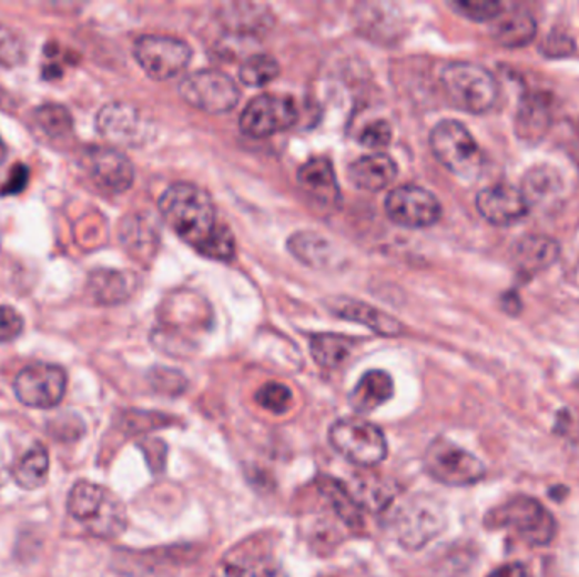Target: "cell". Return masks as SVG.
<instances>
[{
    "instance_id": "obj_41",
    "label": "cell",
    "mask_w": 579,
    "mask_h": 577,
    "mask_svg": "<svg viewBox=\"0 0 579 577\" xmlns=\"http://www.w3.org/2000/svg\"><path fill=\"white\" fill-rule=\"evenodd\" d=\"M29 170L24 164H16L11 170V176L4 186L0 189V195H18L28 185Z\"/></svg>"
},
{
    "instance_id": "obj_24",
    "label": "cell",
    "mask_w": 579,
    "mask_h": 577,
    "mask_svg": "<svg viewBox=\"0 0 579 577\" xmlns=\"http://www.w3.org/2000/svg\"><path fill=\"white\" fill-rule=\"evenodd\" d=\"M288 251L312 267H327L333 263V246L315 232H298L288 240Z\"/></svg>"
},
{
    "instance_id": "obj_37",
    "label": "cell",
    "mask_w": 579,
    "mask_h": 577,
    "mask_svg": "<svg viewBox=\"0 0 579 577\" xmlns=\"http://www.w3.org/2000/svg\"><path fill=\"white\" fill-rule=\"evenodd\" d=\"M576 50L575 40L569 37L568 32L561 31V29H552L544 40L540 51L546 54L547 58H565L569 57L572 51Z\"/></svg>"
},
{
    "instance_id": "obj_32",
    "label": "cell",
    "mask_w": 579,
    "mask_h": 577,
    "mask_svg": "<svg viewBox=\"0 0 579 577\" xmlns=\"http://www.w3.org/2000/svg\"><path fill=\"white\" fill-rule=\"evenodd\" d=\"M280 75V64L270 54H254L241 64L240 79L244 85H268Z\"/></svg>"
},
{
    "instance_id": "obj_3",
    "label": "cell",
    "mask_w": 579,
    "mask_h": 577,
    "mask_svg": "<svg viewBox=\"0 0 579 577\" xmlns=\"http://www.w3.org/2000/svg\"><path fill=\"white\" fill-rule=\"evenodd\" d=\"M440 83L450 102L469 114H485L498 99V85L487 68L468 61H455L444 67Z\"/></svg>"
},
{
    "instance_id": "obj_8",
    "label": "cell",
    "mask_w": 579,
    "mask_h": 577,
    "mask_svg": "<svg viewBox=\"0 0 579 577\" xmlns=\"http://www.w3.org/2000/svg\"><path fill=\"white\" fill-rule=\"evenodd\" d=\"M186 104L207 114H225L240 102V89L234 80L219 70H199L190 73L179 87Z\"/></svg>"
},
{
    "instance_id": "obj_44",
    "label": "cell",
    "mask_w": 579,
    "mask_h": 577,
    "mask_svg": "<svg viewBox=\"0 0 579 577\" xmlns=\"http://www.w3.org/2000/svg\"><path fill=\"white\" fill-rule=\"evenodd\" d=\"M9 156V150L8 144L4 143V140L0 138V164L6 163V160H8Z\"/></svg>"
},
{
    "instance_id": "obj_14",
    "label": "cell",
    "mask_w": 579,
    "mask_h": 577,
    "mask_svg": "<svg viewBox=\"0 0 579 577\" xmlns=\"http://www.w3.org/2000/svg\"><path fill=\"white\" fill-rule=\"evenodd\" d=\"M446 525L443 508L433 499L408 503L397 517L398 538L410 550H418L443 532Z\"/></svg>"
},
{
    "instance_id": "obj_19",
    "label": "cell",
    "mask_w": 579,
    "mask_h": 577,
    "mask_svg": "<svg viewBox=\"0 0 579 577\" xmlns=\"http://www.w3.org/2000/svg\"><path fill=\"white\" fill-rule=\"evenodd\" d=\"M298 183L302 189L324 205L339 202L341 193L337 185L333 163L327 158H312L298 170Z\"/></svg>"
},
{
    "instance_id": "obj_7",
    "label": "cell",
    "mask_w": 579,
    "mask_h": 577,
    "mask_svg": "<svg viewBox=\"0 0 579 577\" xmlns=\"http://www.w3.org/2000/svg\"><path fill=\"white\" fill-rule=\"evenodd\" d=\"M424 464L429 476L447 486L476 485L487 473V467L475 454L446 438H436L427 447Z\"/></svg>"
},
{
    "instance_id": "obj_26",
    "label": "cell",
    "mask_w": 579,
    "mask_h": 577,
    "mask_svg": "<svg viewBox=\"0 0 579 577\" xmlns=\"http://www.w3.org/2000/svg\"><path fill=\"white\" fill-rule=\"evenodd\" d=\"M353 347V338L337 334H317L311 341V351L315 363L321 364L322 367H327V370L339 367L351 356Z\"/></svg>"
},
{
    "instance_id": "obj_25",
    "label": "cell",
    "mask_w": 579,
    "mask_h": 577,
    "mask_svg": "<svg viewBox=\"0 0 579 577\" xmlns=\"http://www.w3.org/2000/svg\"><path fill=\"white\" fill-rule=\"evenodd\" d=\"M89 290L96 302L118 303L131 295L133 283L121 271L101 270L90 275Z\"/></svg>"
},
{
    "instance_id": "obj_38",
    "label": "cell",
    "mask_w": 579,
    "mask_h": 577,
    "mask_svg": "<svg viewBox=\"0 0 579 577\" xmlns=\"http://www.w3.org/2000/svg\"><path fill=\"white\" fill-rule=\"evenodd\" d=\"M24 331V318L16 308L0 305V344L12 343Z\"/></svg>"
},
{
    "instance_id": "obj_10",
    "label": "cell",
    "mask_w": 579,
    "mask_h": 577,
    "mask_svg": "<svg viewBox=\"0 0 579 577\" xmlns=\"http://www.w3.org/2000/svg\"><path fill=\"white\" fill-rule=\"evenodd\" d=\"M69 376L57 364L38 363L19 371L14 379L16 398L29 408L48 411L60 405Z\"/></svg>"
},
{
    "instance_id": "obj_29",
    "label": "cell",
    "mask_w": 579,
    "mask_h": 577,
    "mask_svg": "<svg viewBox=\"0 0 579 577\" xmlns=\"http://www.w3.org/2000/svg\"><path fill=\"white\" fill-rule=\"evenodd\" d=\"M561 189L562 182L559 173L555 168L542 164V166L532 168L527 173L524 179L522 193L529 205H536V203L551 199L556 193L561 192Z\"/></svg>"
},
{
    "instance_id": "obj_27",
    "label": "cell",
    "mask_w": 579,
    "mask_h": 577,
    "mask_svg": "<svg viewBox=\"0 0 579 577\" xmlns=\"http://www.w3.org/2000/svg\"><path fill=\"white\" fill-rule=\"evenodd\" d=\"M337 314L347 321L359 322L366 327L373 328L376 334L382 335H398L402 334L404 327L400 322L395 321L390 315L382 314L378 308L369 307L362 302H347L346 305L337 311Z\"/></svg>"
},
{
    "instance_id": "obj_42",
    "label": "cell",
    "mask_w": 579,
    "mask_h": 577,
    "mask_svg": "<svg viewBox=\"0 0 579 577\" xmlns=\"http://www.w3.org/2000/svg\"><path fill=\"white\" fill-rule=\"evenodd\" d=\"M14 457L11 454V447L6 441H0V488L8 485L12 478V469H14Z\"/></svg>"
},
{
    "instance_id": "obj_13",
    "label": "cell",
    "mask_w": 579,
    "mask_h": 577,
    "mask_svg": "<svg viewBox=\"0 0 579 577\" xmlns=\"http://www.w3.org/2000/svg\"><path fill=\"white\" fill-rule=\"evenodd\" d=\"M82 166L90 180L105 192L124 193L133 186V164L114 148H89L83 153Z\"/></svg>"
},
{
    "instance_id": "obj_9",
    "label": "cell",
    "mask_w": 579,
    "mask_h": 577,
    "mask_svg": "<svg viewBox=\"0 0 579 577\" xmlns=\"http://www.w3.org/2000/svg\"><path fill=\"white\" fill-rule=\"evenodd\" d=\"M134 58L150 79H175L192 61V48L185 41L161 34H144L134 43Z\"/></svg>"
},
{
    "instance_id": "obj_43",
    "label": "cell",
    "mask_w": 579,
    "mask_h": 577,
    "mask_svg": "<svg viewBox=\"0 0 579 577\" xmlns=\"http://www.w3.org/2000/svg\"><path fill=\"white\" fill-rule=\"evenodd\" d=\"M488 577H532V573H530L526 564L510 563L498 567V569L494 570Z\"/></svg>"
},
{
    "instance_id": "obj_15",
    "label": "cell",
    "mask_w": 579,
    "mask_h": 577,
    "mask_svg": "<svg viewBox=\"0 0 579 577\" xmlns=\"http://www.w3.org/2000/svg\"><path fill=\"white\" fill-rule=\"evenodd\" d=\"M96 129L119 146H138L146 138V122L140 109L124 102L104 105L96 114Z\"/></svg>"
},
{
    "instance_id": "obj_18",
    "label": "cell",
    "mask_w": 579,
    "mask_h": 577,
    "mask_svg": "<svg viewBox=\"0 0 579 577\" xmlns=\"http://www.w3.org/2000/svg\"><path fill=\"white\" fill-rule=\"evenodd\" d=\"M559 244L547 235H526L511 251V261L519 273L526 276L536 275L558 261Z\"/></svg>"
},
{
    "instance_id": "obj_1",
    "label": "cell",
    "mask_w": 579,
    "mask_h": 577,
    "mask_svg": "<svg viewBox=\"0 0 579 577\" xmlns=\"http://www.w3.org/2000/svg\"><path fill=\"white\" fill-rule=\"evenodd\" d=\"M158 207L175 234L202 256L233 260L236 254L233 232L219 221L217 209L207 192L193 183H173L160 196Z\"/></svg>"
},
{
    "instance_id": "obj_33",
    "label": "cell",
    "mask_w": 579,
    "mask_h": 577,
    "mask_svg": "<svg viewBox=\"0 0 579 577\" xmlns=\"http://www.w3.org/2000/svg\"><path fill=\"white\" fill-rule=\"evenodd\" d=\"M26 61L24 41L14 29L0 24V67H21Z\"/></svg>"
},
{
    "instance_id": "obj_39",
    "label": "cell",
    "mask_w": 579,
    "mask_h": 577,
    "mask_svg": "<svg viewBox=\"0 0 579 577\" xmlns=\"http://www.w3.org/2000/svg\"><path fill=\"white\" fill-rule=\"evenodd\" d=\"M392 128L386 121H376L366 125L359 134V143L363 146L372 148V150H379L390 144Z\"/></svg>"
},
{
    "instance_id": "obj_31",
    "label": "cell",
    "mask_w": 579,
    "mask_h": 577,
    "mask_svg": "<svg viewBox=\"0 0 579 577\" xmlns=\"http://www.w3.org/2000/svg\"><path fill=\"white\" fill-rule=\"evenodd\" d=\"M38 128L50 138H64L73 131V118L69 109L60 104H44L34 111Z\"/></svg>"
},
{
    "instance_id": "obj_28",
    "label": "cell",
    "mask_w": 579,
    "mask_h": 577,
    "mask_svg": "<svg viewBox=\"0 0 579 577\" xmlns=\"http://www.w3.org/2000/svg\"><path fill=\"white\" fill-rule=\"evenodd\" d=\"M537 24L532 16L515 12L495 29V40L505 48H522L536 38Z\"/></svg>"
},
{
    "instance_id": "obj_22",
    "label": "cell",
    "mask_w": 579,
    "mask_h": 577,
    "mask_svg": "<svg viewBox=\"0 0 579 577\" xmlns=\"http://www.w3.org/2000/svg\"><path fill=\"white\" fill-rule=\"evenodd\" d=\"M318 492L324 498L329 502L333 506V510L336 512L337 517L353 528L358 530L365 525L363 522L362 506L354 498L353 493L347 492L346 486L341 485L337 479L329 478V476H318L317 482Z\"/></svg>"
},
{
    "instance_id": "obj_40",
    "label": "cell",
    "mask_w": 579,
    "mask_h": 577,
    "mask_svg": "<svg viewBox=\"0 0 579 577\" xmlns=\"http://www.w3.org/2000/svg\"><path fill=\"white\" fill-rule=\"evenodd\" d=\"M48 432L53 437L60 438L61 443H67V441H77V438L82 437L85 425L80 418L64 417L61 421H53V424L48 427Z\"/></svg>"
},
{
    "instance_id": "obj_17",
    "label": "cell",
    "mask_w": 579,
    "mask_h": 577,
    "mask_svg": "<svg viewBox=\"0 0 579 577\" xmlns=\"http://www.w3.org/2000/svg\"><path fill=\"white\" fill-rule=\"evenodd\" d=\"M552 122V97L547 93L530 92L524 95L519 111L515 115V132L527 143H539Z\"/></svg>"
},
{
    "instance_id": "obj_34",
    "label": "cell",
    "mask_w": 579,
    "mask_h": 577,
    "mask_svg": "<svg viewBox=\"0 0 579 577\" xmlns=\"http://www.w3.org/2000/svg\"><path fill=\"white\" fill-rule=\"evenodd\" d=\"M257 405L272 414L282 415L290 411L292 392L282 383H266L256 392Z\"/></svg>"
},
{
    "instance_id": "obj_36",
    "label": "cell",
    "mask_w": 579,
    "mask_h": 577,
    "mask_svg": "<svg viewBox=\"0 0 579 577\" xmlns=\"http://www.w3.org/2000/svg\"><path fill=\"white\" fill-rule=\"evenodd\" d=\"M459 14L466 16L476 22L491 21L504 11V4L497 0H463L450 4Z\"/></svg>"
},
{
    "instance_id": "obj_12",
    "label": "cell",
    "mask_w": 579,
    "mask_h": 577,
    "mask_svg": "<svg viewBox=\"0 0 579 577\" xmlns=\"http://www.w3.org/2000/svg\"><path fill=\"white\" fill-rule=\"evenodd\" d=\"M385 211L395 224L408 229H426L437 224L443 214L439 200L429 190L402 185L386 196Z\"/></svg>"
},
{
    "instance_id": "obj_35",
    "label": "cell",
    "mask_w": 579,
    "mask_h": 577,
    "mask_svg": "<svg viewBox=\"0 0 579 577\" xmlns=\"http://www.w3.org/2000/svg\"><path fill=\"white\" fill-rule=\"evenodd\" d=\"M353 496L359 503V506H365L373 512L382 510L383 506L388 505L394 498L388 486L375 478L365 479L359 485L358 492L354 493Z\"/></svg>"
},
{
    "instance_id": "obj_20",
    "label": "cell",
    "mask_w": 579,
    "mask_h": 577,
    "mask_svg": "<svg viewBox=\"0 0 579 577\" xmlns=\"http://www.w3.org/2000/svg\"><path fill=\"white\" fill-rule=\"evenodd\" d=\"M398 168L388 154H368L349 166V180L366 192H379L397 179Z\"/></svg>"
},
{
    "instance_id": "obj_21",
    "label": "cell",
    "mask_w": 579,
    "mask_h": 577,
    "mask_svg": "<svg viewBox=\"0 0 579 577\" xmlns=\"http://www.w3.org/2000/svg\"><path fill=\"white\" fill-rule=\"evenodd\" d=\"M395 386L392 376L382 370L368 371L359 379L358 385L354 386L349 396L351 406L358 414H369L376 411L383 403L394 396Z\"/></svg>"
},
{
    "instance_id": "obj_11",
    "label": "cell",
    "mask_w": 579,
    "mask_h": 577,
    "mask_svg": "<svg viewBox=\"0 0 579 577\" xmlns=\"http://www.w3.org/2000/svg\"><path fill=\"white\" fill-rule=\"evenodd\" d=\"M298 109L295 100L286 95L263 93L254 97L240 118L244 134L262 140L276 132L286 131L297 122Z\"/></svg>"
},
{
    "instance_id": "obj_4",
    "label": "cell",
    "mask_w": 579,
    "mask_h": 577,
    "mask_svg": "<svg viewBox=\"0 0 579 577\" xmlns=\"http://www.w3.org/2000/svg\"><path fill=\"white\" fill-rule=\"evenodd\" d=\"M488 528H510L529 546H547L556 537V520L546 506L530 496H515L485 517Z\"/></svg>"
},
{
    "instance_id": "obj_16",
    "label": "cell",
    "mask_w": 579,
    "mask_h": 577,
    "mask_svg": "<svg viewBox=\"0 0 579 577\" xmlns=\"http://www.w3.org/2000/svg\"><path fill=\"white\" fill-rule=\"evenodd\" d=\"M476 209L485 221L504 227L522 221L529 212V203L522 190L515 189L508 183H497L478 193Z\"/></svg>"
},
{
    "instance_id": "obj_30",
    "label": "cell",
    "mask_w": 579,
    "mask_h": 577,
    "mask_svg": "<svg viewBox=\"0 0 579 577\" xmlns=\"http://www.w3.org/2000/svg\"><path fill=\"white\" fill-rule=\"evenodd\" d=\"M212 577H286L285 570L270 557H257L251 563L225 560L217 566Z\"/></svg>"
},
{
    "instance_id": "obj_2",
    "label": "cell",
    "mask_w": 579,
    "mask_h": 577,
    "mask_svg": "<svg viewBox=\"0 0 579 577\" xmlns=\"http://www.w3.org/2000/svg\"><path fill=\"white\" fill-rule=\"evenodd\" d=\"M67 508L93 537H119L128 527V514L121 499L95 483H77L70 492Z\"/></svg>"
},
{
    "instance_id": "obj_23",
    "label": "cell",
    "mask_w": 579,
    "mask_h": 577,
    "mask_svg": "<svg viewBox=\"0 0 579 577\" xmlns=\"http://www.w3.org/2000/svg\"><path fill=\"white\" fill-rule=\"evenodd\" d=\"M48 474H50V454L43 444H34L16 460L12 479L22 489H38L47 483Z\"/></svg>"
},
{
    "instance_id": "obj_6",
    "label": "cell",
    "mask_w": 579,
    "mask_h": 577,
    "mask_svg": "<svg viewBox=\"0 0 579 577\" xmlns=\"http://www.w3.org/2000/svg\"><path fill=\"white\" fill-rule=\"evenodd\" d=\"M334 449L356 466L372 467L386 457V438L376 425L362 418H343L331 427Z\"/></svg>"
},
{
    "instance_id": "obj_5",
    "label": "cell",
    "mask_w": 579,
    "mask_h": 577,
    "mask_svg": "<svg viewBox=\"0 0 579 577\" xmlns=\"http://www.w3.org/2000/svg\"><path fill=\"white\" fill-rule=\"evenodd\" d=\"M434 156L459 179L475 180L481 175L485 156L471 132L458 121H443L430 132Z\"/></svg>"
}]
</instances>
